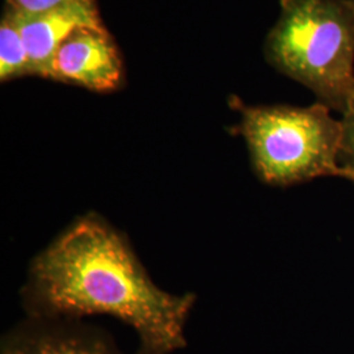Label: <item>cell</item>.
Segmentation results:
<instances>
[{"mask_svg":"<svg viewBox=\"0 0 354 354\" xmlns=\"http://www.w3.org/2000/svg\"><path fill=\"white\" fill-rule=\"evenodd\" d=\"M28 317L111 315L137 332L136 354L185 348L194 294L159 289L127 238L102 216L79 218L36 256L23 290Z\"/></svg>","mask_w":354,"mask_h":354,"instance_id":"obj_1","label":"cell"},{"mask_svg":"<svg viewBox=\"0 0 354 354\" xmlns=\"http://www.w3.org/2000/svg\"><path fill=\"white\" fill-rule=\"evenodd\" d=\"M266 61L344 114L354 102V6L351 0H279Z\"/></svg>","mask_w":354,"mask_h":354,"instance_id":"obj_2","label":"cell"},{"mask_svg":"<svg viewBox=\"0 0 354 354\" xmlns=\"http://www.w3.org/2000/svg\"><path fill=\"white\" fill-rule=\"evenodd\" d=\"M241 112L238 133L245 140L256 175L270 185L288 187L340 169L342 121L322 102L310 106H248Z\"/></svg>","mask_w":354,"mask_h":354,"instance_id":"obj_3","label":"cell"},{"mask_svg":"<svg viewBox=\"0 0 354 354\" xmlns=\"http://www.w3.org/2000/svg\"><path fill=\"white\" fill-rule=\"evenodd\" d=\"M54 80L95 92L122 87V57L105 26L80 28L64 41L54 59Z\"/></svg>","mask_w":354,"mask_h":354,"instance_id":"obj_4","label":"cell"},{"mask_svg":"<svg viewBox=\"0 0 354 354\" xmlns=\"http://www.w3.org/2000/svg\"><path fill=\"white\" fill-rule=\"evenodd\" d=\"M0 354H124L112 336L82 319L28 317L1 340Z\"/></svg>","mask_w":354,"mask_h":354,"instance_id":"obj_5","label":"cell"},{"mask_svg":"<svg viewBox=\"0 0 354 354\" xmlns=\"http://www.w3.org/2000/svg\"><path fill=\"white\" fill-rule=\"evenodd\" d=\"M17 20L29 55L30 75L51 80L55 55L64 41L80 28L104 26L96 0H76L46 12L17 11Z\"/></svg>","mask_w":354,"mask_h":354,"instance_id":"obj_6","label":"cell"},{"mask_svg":"<svg viewBox=\"0 0 354 354\" xmlns=\"http://www.w3.org/2000/svg\"><path fill=\"white\" fill-rule=\"evenodd\" d=\"M26 75H30V62L17 11L6 3L0 19V82Z\"/></svg>","mask_w":354,"mask_h":354,"instance_id":"obj_7","label":"cell"},{"mask_svg":"<svg viewBox=\"0 0 354 354\" xmlns=\"http://www.w3.org/2000/svg\"><path fill=\"white\" fill-rule=\"evenodd\" d=\"M340 167L354 168V102L342 114V147H340Z\"/></svg>","mask_w":354,"mask_h":354,"instance_id":"obj_8","label":"cell"},{"mask_svg":"<svg viewBox=\"0 0 354 354\" xmlns=\"http://www.w3.org/2000/svg\"><path fill=\"white\" fill-rule=\"evenodd\" d=\"M76 0H6L7 4L12 6L20 12L41 13L62 7Z\"/></svg>","mask_w":354,"mask_h":354,"instance_id":"obj_9","label":"cell"},{"mask_svg":"<svg viewBox=\"0 0 354 354\" xmlns=\"http://www.w3.org/2000/svg\"><path fill=\"white\" fill-rule=\"evenodd\" d=\"M336 177H342L345 180H349L354 183V168H346V167H340L339 172Z\"/></svg>","mask_w":354,"mask_h":354,"instance_id":"obj_10","label":"cell"},{"mask_svg":"<svg viewBox=\"0 0 354 354\" xmlns=\"http://www.w3.org/2000/svg\"><path fill=\"white\" fill-rule=\"evenodd\" d=\"M351 1H352V3H353V6H354V0H351Z\"/></svg>","mask_w":354,"mask_h":354,"instance_id":"obj_11","label":"cell"}]
</instances>
